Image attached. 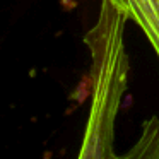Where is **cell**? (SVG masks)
<instances>
[{
  "label": "cell",
  "instance_id": "2",
  "mask_svg": "<svg viewBox=\"0 0 159 159\" xmlns=\"http://www.w3.org/2000/svg\"><path fill=\"white\" fill-rule=\"evenodd\" d=\"M128 19L140 28L159 60V0H125Z\"/></svg>",
  "mask_w": 159,
  "mask_h": 159
},
{
  "label": "cell",
  "instance_id": "1",
  "mask_svg": "<svg viewBox=\"0 0 159 159\" xmlns=\"http://www.w3.org/2000/svg\"><path fill=\"white\" fill-rule=\"evenodd\" d=\"M128 14L111 0H103L99 21L86 34L93 52L94 86L89 120L79 157H115L113 130L120 99L127 84L123 28Z\"/></svg>",
  "mask_w": 159,
  "mask_h": 159
},
{
  "label": "cell",
  "instance_id": "3",
  "mask_svg": "<svg viewBox=\"0 0 159 159\" xmlns=\"http://www.w3.org/2000/svg\"><path fill=\"white\" fill-rule=\"evenodd\" d=\"M140 137L145 139H159V120L152 118V120L144 123V132ZM125 157H159V142L149 144L140 149H132L130 152L125 154Z\"/></svg>",
  "mask_w": 159,
  "mask_h": 159
},
{
  "label": "cell",
  "instance_id": "4",
  "mask_svg": "<svg viewBox=\"0 0 159 159\" xmlns=\"http://www.w3.org/2000/svg\"><path fill=\"white\" fill-rule=\"evenodd\" d=\"M111 2H115V4H116L118 7H121L125 12L128 11V5H127V2H125V0H111Z\"/></svg>",
  "mask_w": 159,
  "mask_h": 159
}]
</instances>
